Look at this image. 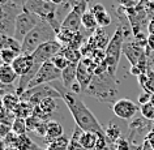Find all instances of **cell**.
Here are the masks:
<instances>
[{"instance_id":"obj_1","label":"cell","mask_w":154,"mask_h":150,"mask_svg":"<svg viewBox=\"0 0 154 150\" xmlns=\"http://www.w3.org/2000/svg\"><path fill=\"white\" fill-rule=\"evenodd\" d=\"M61 99L67 105L76 125L81 128L84 132H94L98 134H105L102 125L99 124L97 118L88 109V106L77 94L72 91H60Z\"/></svg>"},{"instance_id":"obj_2","label":"cell","mask_w":154,"mask_h":150,"mask_svg":"<svg viewBox=\"0 0 154 150\" xmlns=\"http://www.w3.org/2000/svg\"><path fill=\"white\" fill-rule=\"evenodd\" d=\"M52 41H56V32L48 22L42 20L21 42V54L32 55L39 46Z\"/></svg>"},{"instance_id":"obj_3","label":"cell","mask_w":154,"mask_h":150,"mask_svg":"<svg viewBox=\"0 0 154 150\" xmlns=\"http://www.w3.org/2000/svg\"><path fill=\"white\" fill-rule=\"evenodd\" d=\"M112 76L109 72H105L102 75H94L93 80H91L89 87L85 93L90 97L97 98L101 102L111 103L116 102L115 97H116V89H115L112 84Z\"/></svg>"},{"instance_id":"obj_4","label":"cell","mask_w":154,"mask_h":150,"mask_svg":"<svg viewBox=\"0 0 154 150\" xmlns=\"http://www.w3.org/2000/svg\"><path fill=\"white\" fill-rule=\"evenodd\" d=\"M124 38H125V30L124 26H118L115 30L114 35L107 44L105 50V61L107 65V72L110 73L112 77H115V72L119 65L120 55L123 54V46H124Z\"/></svg>"},{"instance_id":"obj_5","label":"cell","mask_w":154,"mask_h":150,"mask_svg":"<svg viewBox=\"0 0 154 150\" xmlns=\"http://www.w3.org/2000/svg\"><path fill=\"white\" fill-rule=\"evenodd\" d=\"M42 20L39 16L34 14L28 11H21L20 13H17L16 20H14V32H13V38L17 42L24 41V38L39 24Z\"/></svg>"},{"instance_id":"obj_6","label":"cell","mask_w":154,"mask_h":150,"mask_svg":"<svg viewBox=\"0 0 154 150\" xmlns=\"http://www.w3.org/2000/svg\"><path fill=\"white\" fill-rule=\"evenodd\" d=\"M56 80H61V71L57 69L55 65L51 63V60H50L39 68V71H38L37 75L34 76L32 82L29 84L28 90L34 89V87H38V86H42V85H48L50 82L56 81Z\"/></svg>"},{"instance_id":"obj_7","label":"cell","mask_w":154,"mask_h":150,"mask_svg":"<svg viewBox=\"0 0 154 150\" xmlns=\"http://www.w3.org/2000/svg\"><path fill=\"white\" fill-rule=\"evenodd\" d=\"M89 11V5L88 3L84 0L79 5L73 7L69 12L65 14L64 20L61 21V29L69 30L72 33H77L80 32V26H82L81 21H82V16Z\"/></svg>"},{"instance_id":"obj_8","label":"cell","mask_w":154,"mask_h":150,"mask_svg":"<svg viewBox=\"0 0 154 150\" xmlns=\"http://www.w3.org/2000/svg\"><path fill=\"white\" fill-rule=\"evenodd\" d=\"M61 50H63V44L59 43L57 41L47 42V43L39 46V47L32 54V56L34 59V65L42 67L45 63L51 60L55 55L60 54Z\"/></svg>"},{"instance_id":"obj_9","label":"cell","mask_w":154,"mask_h":150,"mask_svg":"<svg viewBox=\"0 0 154 150\" xmlns=\"http://www.w3.org/2000/svg\"><path fill=\"white\" fill-rule=\"evenodd\" d=\"M138 110V106L128 98L116 99V102L112 105L114 114L122 120H132Z\"/></svg>"},{"instance_id":"obj_10","label":"cell","mask_w":154,"mask_h":150,"mask_svg":"<svg viewBox=\"0 0 154 150\" xmlns=\"http://www.w3.org/2000/svg\"><path fill=\"white\" fill-rule=\"evenodd\" d=\"M12 68L13 71L16 72V75L18 77H24L28 73H30L33 71V67H34V59L32 55H25V54H20L12 64Z\"/></svg>"},{"instance_id":"obj_11","label":"cell","mask_w":154,"mask_h":150,"mask_svg":"<svg viewBox=\"0 0 154 150\" xmlns=\"http://www.w3.org/2000/svg\"><path fill=\"white\" fill-rule=\"evenodd\" d=\"M94 76V68H90L81 60L77 64V82L81 85L82 91H86Z\"/></svg>"},{"instance_id":"obj_12","label":"cell","mask_w":154,"mask_h":150,"mask_svg":"<svg viewBox=\"0 0 154 150\" xmlns=\"http://www.w3.org/2000/svg\"><path fill=\"white\" fill-rule=\"evenodd\" d=\"M89 11L95 16V20H97V24H98V28H106L111 24V16L110 13L107 12V9L105 8V5H102L101 3L95 4L93 7H90Z\"/></svg>"},{"instance_id":"obj_13","label":"cell","mask_w":154,"mask_h":150,"mask_svg":"<svg viewBox=\"0 0 154 150\" xmlns=\"http://www.w3.org/2000/svg\"><path fill=\"white\" fill-rule=\"evenodd\" d=\"M61 81H63V85L67 89V91H71L73 84L77 82V64L71 63L68 65V68H65L61 72Z\"/></svg>"},{"instance_id":"obj_14","label":"cell","mask_w":154,"mask_h":150,"mask_svg":"<svg viewBox=\"0 0 154 150\" xmlns=\"http://www.w3.org/2000/svg\"><path fill=\"white\" fill-rule=\"evenodd\" d=\"M63 134V127H61L60 123L57 121H48L47 123V132H46L45 140L47 144H51V142L56 141L57 138H60Z\"/></svg>"},{"instance_id":"obj_15","label":"cell","mask_w":154,"mask_h":150,"mask_svg":"<svg viewBox=\"0 0 154 150\" xmlns=\"http://www.w3.org/2000/svg\"><path fill=\"white\" fill-rule=\"evenodd\" d=\"M17 78L18 76L13 71L12 65L9 64L0 65V84H3V85H12Z\"/></svg>"},{"instance_id":"obj_16","label":"cell","mask_w":154,"mask_h":150,"mask_svg":"<svg viewBox=\"0 0 154 150\" xmlns=\"http://www.w3.org/2000/svg\"><path fill=\"white\" fill-rule=\"evenodd\" d=\"M98 137H99L98 133L84 132V130H82V132L80 133L79 142H80V145H81L85 150H94L95 145H97V141H98Z\"/></svg>"},{"instance_id":"obj_17","label":"cell","mask_w":154,"mask_h":150,"mask_svg":"<svg viewBox=\"0 0 154 150\" xmlns=\"http://www.w3.org/2000/svg\"><path fill=\"white\" fill-rule=\"evenodd\" d=\"M137 80L144 91L154 94V71H146V73L138 76Z\"/></svg>"},{"instance_id":"obj_18","label":"cell","mask_w":154,"mask_h":150,"mask_svg":"<svg viewBox=\"0 0 154 150\" xmlns=\"http://www.w3.org/2000/svg\"><path fill=\"white\" fill-rule=\"evenodd\" d=\"M20 99H21L20 95H17V94H14V93H9V94H5L4 97H3L2 103H3V106H4L5 110L13 111L17 107L18 103L21 102Z\"/></svg>"},{"instance_id":"obj_19","label":"cell","mask_w":154,"mask_h":150,"mask_svg":"<svg viewBox=\"0 0 154 150\" xmlns=\"http://www.w3.org/2000/svg\"><path fill=\"white\" fill-rule=\"evenodd\" d=\"M105 134H106V138H107V142L109 144H115L119 138H120V128L114 124V123H111L107 127V129L105 130Z\"/></svg>"},{"instance_id":"obj_20","label":"cell","mask_w":154,"mask_h":150,"mask_svg":"<svg viewBox=\"0 0 154 150\" xmlns=\"http://www.w3.org/2000/svg\"><path fill=\"white\" fill-rule=\"evenodd\" d=\"M61 54L67 57L69 63H73V64H79L80 61L82 60V54L79 51V50H75V48H71V47H67V48H63L61 50Z\"/></svg>"},{"instance_id":"obj_21","label":"cell","mask_w":154,"mask_h":150,"mask_svg":"<svg viewBox=\"0 0 154 150\" xmlns=\"http://www.w3.org/2000/svg\"><path fill=\"white\" fill-rule=\"evenodd\" d=\"M81 24L86 30H90V32L98 29V24H97V20H95V16L90 12V11H88V12L82 16Z\"/></svg>"},{"instance_id":"obj_22","label":"cell","mask_w":154,"mask_h":150,"mask_svg":"<svg viewBox=\"0 0 154 150\" xmlns=\"http://www.w3.org/2000/svg\"><path fill=\"white\" fill-rule=\"evenodd\" d=\"M69 141H71V138H68L65 136H61L60 138H57L56 141L48 144V146H47V149L46 150H68Z\"/></svg>"},{"instance_id":"obj_23","label":"cell","mask_w":154,"mask_h":150,"mask_svg":"<svg viewBox=\"0 0 154 150\" xmlns=\"http://www.w3.org/2000/svg\"><path fill=\"white\" fill-rule=\"evenodd\" d=\"M28 130V125H26V119L16 118L12 124V132L17 136H24Z\"/></svg>"},{"instance_id":"obj_24","label":"cell","mask_w":154,"mask_h":150,"mask_svg":"<svg viewBox=\"0 0 154 150\" xmlns=\"http://www.w3.org/2000/svg\"><path fill=\"white\" fill-rule=\"evenodd\" d=\"M18 55H20V54H17L16 51H13V50H11V48L0 50V61H2L3 64H9L11 65Z\"/></svg>"},{"instance_id":"obj_25","label":"cell","mask_w":154,"mask_h":150,"mask_svg":"<svg viewBox=\"0 0 154 150\" xmlns=\"http://www.w3.org/2000/svg\"><path fill=\"white\" fill-rule=\"evenodd\" d=\"M73 35H75V33L69 32V30H65V29H60L59 33L56 34V41L59 42V43H61L63 46L64 44L69 46L72 39H73Z\"/></svg>"},{"instance_id":"obj_26","label":"cell","mask_w":154,"mask_h":150,"mask_svg":"<svg viewBox=\"0 0 154 150\" xmlns=\"http://www.w3.org/2000/svg\"><path fill=\"white\" fill-rule=\"evenodd\" d=\"M51 63L55 65L57 69H60L61 72H63L65 68H68V65L71 64V63L68 61V59H67V57H65L61 52L57 54V55H55V56L52 57V59H51Z\"/></svg>"},{"instance_id":"obj_27","label":"cell","mask_w":154,"mask_h":150,"mask_svg":"<svg viewBox=\"0 0 154 150\" xmlns=\"http://www.w3.org/2000/svg\"><path fill=\"white\" fill-rule=\"evenodd\" d=\"M140 112L141 116L149 121H154V106L152 103H146V105L140 106Z\"/></svg>"},{"instance_id":"obj_28","label":"cell","mask_w":154,"mask_h":150,"mask_svg":"<svg viewBox=\"0 0 154 150\" xmlns=\"http://www.w3.org/2000/svg\"><path fill=\"white\" fill-rule=\"evenodd\" d=\"M82 42H84V35L80 32H77V33H75V35H73V39H72L71 44H69L68 47L75 48V50H79V47H81Z\"/></svg>"},{"instance_id":"obj_29","label":"cell","mask_w":154,"mask_h":150,"mask_svg":"<svg viewBox=\"0 0 154 150\" xmlns=\"http://www.w3.org/2000/svg\"><path fill=\"white\" fill-rule=\"evenodd\" d=\"M115 148H116V150H129L131 141L124 140V138H119V140L115 142Z\"/></svg>"},{"instance_id":"obj_30","label":"cell","mask_w":154,"mask_h":150,"mask_svg":"<svg viewBox=\"0 0 154 150\" xmlns=\"http://www.w3.org/2000/svg\"><path fill=\"white\" fill-rule=\"evenodd\" d=\"M150 98H152V94L148 93V91H142V93L138 95V103H140V106L142 105H146V103L150 102Z\"/></svg>"},{"instance_id":"obj_31","label":"cell","mask_w":154,"mask_h":150,"mask_svg":"<svg viewBox=\"0 0 154 150\" xmlns=\"http://www.w3.org/2000/svg\"><path fill=\"white\" fill-rule=\"evenodd\" d=\"M144 140H146V141H148L149 144L152 145V148L154 149V127H153V128L149 130L148 133H146V136H145V138H144Z\"/></svg>"},{"instance_id":"obj_32","label":"cell","mask_w":154,"mask_h":150,"mask_svg":"<svg viewBox=\"0 0 154 150\" xmlns=\"http://www.w3.org/2000/svg\"><path fill=\"white\" fill-rule=\"evenodd\" d=\"M146 38H148V39H146V46H148V47L146 48L154 52V34H149Z\"/></svg>"},{"instance_id":"obj_33","label":"cell","mask_w":154,"mask_h":150,"mask_svg":"<svg viewBox=\"0 0 154 150\" xmlns=\"http://www.w3.org/2000/svg\"><path fill=\"white\" fill-rule=\"evenodd\" d=\"M146 29H148V33L149 34H154V18H152V20L149 21L148 26H146Z\"/></svg>"},{"instance_id":"obj_34","label":"cell","mask_w":154,"mask_h":150,"mask_svg":"<svg viewBox=\"0 0 154 150\" xmlns=\"http://www.w3.org/2000/svg\"><path fill=\"white\" fill-rule=\"evenodd\" d=\"M43 2H46V3H51V4H54V5H61L63 3H65V0H43Z\"/></svg>"},{"instance_id":"obj_35","label":"cell","mask_w":154,"mask_h":150,"mask_svg":"<svg viewBox=\"0 0 154 150\" xmlns=\"http://www.w3.org/2000/svg\"><path fill=\"white\" fill-rule=\"evenodd\" d=\"M142 150H154V149L152 148V145H150L148 141L144 140V142H142Z\"/></svg>"},{"instance_id":"obj_36","label":"cell","mask_w":154,"mask_h":150,"mask_svg":"<svg viewBox=\"0 0 154 150\" xmlns=\"http://www.w3.org/2000/svg\"><path fill=\"white\" fill-rule=\"evenodd\" d=\"M67 2L71 4V7L73 8V7H76V5H79L81 2H84V0H67Z\"/></svg>"},{"instance_id":"obj_37","label":"cell","mask_w":154,"mask_h":150,"mask_svg":"<svg viewBox=\"0 0 154 150\" xmlns=\"http://www.w3.org/2000/svg\"><path fill=\"white\" fill-rule=\"evenodd\" d=\"M129 150H142V145H136V144H133V142H131Z\"/></svg>"},{"instance_id":"obj_38","label":"cell","mask_w":154,"mask_h":150,"mask_svg":"<svg viewBox=\"0 0 154 150\" xmlns=\"http://www.w3.org/2000/svg\"><path fill=\"white\" fill-rule=\"evenodd\" d=\"M85 2L88 3V5H89V8H90V7H93V5H95V4H98L99 0H85Z\"/></svg>"},{"instance_id":"obj_39","label":"cell","mask_w":154,"mask_h":150,"mask_svg":"<svg viewBox=\"0 0 154 150\" xmlns=\"http://www.w3.org/2000/svg\"><path fill=\"white\" fill-rule=\"evenodd\" d=\"M8 0H0V5H5Z\"/></svg>"},{"instance_id":"obj_40","label":"cell","mask_w":154,"mask_h":150,"mask_svg":"<svg viewBox=\"0 0 154 150\" xmlns=\"http://www.w3.org/2000/svg\"><path fill=\"white\" fill-rule=\"evenodd\" d=\"M150 103L154 106V94H152V98H150Z\"/></svg>"},{"instance_id":"obj_41","label":"cell","mask_w":154,"mask_h":150,"mask_svg":"<svg viewBox=\"0 0 154 150\" xmlns=\"http://www.w3.org/2000/svg\"><path fill=\"white\" fill-rule=\"evenodd\" d=\"M146 2H154V0H146Z\"/></svg>"}]
</instances>
